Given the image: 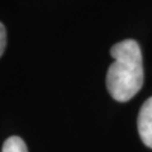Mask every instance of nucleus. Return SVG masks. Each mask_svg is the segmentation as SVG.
<instances>
[{"label":"nucleus","mask_w":152,"mask_h":152,"mask_svg":"<svg viewBox=\"0 0 152 152\" xmlns=\"http://www.w3.org/2000/svg\"><path fill=\"white\" fill-rule=\"evenodd\" d=\"M110 55L114 62L107 72V89L114 100L124 103L131 100L143 85L141 47L134 39H124L112 47Z\"/></svg>","instance_id":"obj_1"},{"label":"nucleus","mask_w":152,"mask_h":152,"mask_svg":"<svg viewBox=\"0 0 152 152\" xmlns=\"http://www.w3.org/2000/svg\"><path fill=\"white\" fill-rule=\"evenodd\" d=\"M137 127L142 142L152 148V96L147 99L141 107L137 118Z\"/></svg>","instance_id":"obj_2"},{"label":"nucleus","mask_w":152,"mask_h":152,"mask_svg":"<svg viewBox=\"0 0 152 152\" xmlns=\"http://www.w3.org/2000/svg\"><path fill=\"white\" fill-rule=\"evenodd\" d=\"M1 152H28L26 142L20 137L12 136L4 142Z\"/></svg>","instance_id":"obj_3"},{"label":"nucleus","mask_w":152,"mask_h":152,"mask_svg":"<svg viewBox=\"0 0 152 152\" xmlns=\"http://www.w3.org/2000/svg\"><path fill=\"white\" fill-rule=\"evenodd\" d=\"M5 47H7V31L4 24L0 22V57L3 56Z\"/></svg>","instance_id":"obj_4"}]
</instances>
